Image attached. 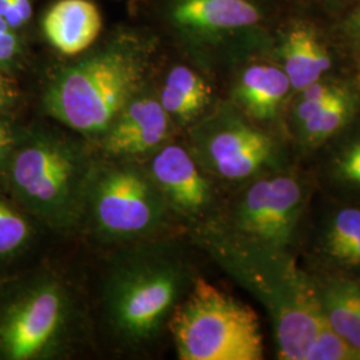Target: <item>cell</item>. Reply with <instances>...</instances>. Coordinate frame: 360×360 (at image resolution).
<instances>
[{
  "label": "cell",
  "mask_w": 360,
  "mask_h": 360,
  "mask_svg": "<svg viewBox=\"0 0 360 360\" xmlns=\"http://www.w3.org/2000/svg\"><path fill=\"white\" fill-rule=\"evenodd\" d=\"M74 302L65 282L44 274L13 297L0 314V355L6 359H49L70 339Z\"/></svg>",
  "instance_id": "cell-9"
},
{
  "label": "cell",
  "mask_w": 360,
  "mask_h": 360,
  "mask_svg": "<svg viewBox=\"0 0 360 360\" xmlns=\"http://www.w3.org/2000/svg\"><path fill=\"white\" fill-rule=\"evenodd\" d=\"M351 26H352L354 32H356V34H358V37L360 38V8L356 11V13H354V16H352V22H351Z\"/></svg>",
  "instance_id": "cell-28"
},
{
  "label": "cell",
  "mask_w": 360,
  "mask_h": 360,
  "mask_svg": "<svg viewBox=\"0 0 360 360\" xmlns=\"http://www.w3.org/2000/svg\"><path fill=\"white\" fill-rule=\"evenodd\" d=\"M188 150L211 179L226 184H245L292 166L285 143L232 105L193 123Z\"/></svg>",
  "instance_id": "cell-8"
},
{
  "label": "cell",
  "mask_w": 360,
  "mask_h": 360,
  "mask_svg": "<svg viewBox=\"0 0 360 360\" xmlns=\"http://www.w3.org/2000/svg\"><path fill=\"white\" fill-rule=\"evenodd\" d=\"M7 31H11V28L7 25L6 19L0 15V34H1V32H7Z\"/></svg>",
  "instance_id": "cell-29"
},
{
  "label": "cell",
  "mask_w": 360,
  "mask_h": 360,
  "mask_svg": "<svg viewBox=\"0 0 360 360\" xmlns=\"http://www.w3.org/2000/svg\"><path fill=\"white\" fill-rule=\"evenodd\" d=\"M20 51V41L11 31L0 34V65L10 63Z\"/></svg>",
  "instance_id": "cell-25"
},
{
  "label": "cell",
  "mask_w": 360,
  "mask_h": 360,
  "mask_svg": "<svg viewBox=\"0 0 360 360\" xmlns=\"http://www.w3.org/2000/svg\"><path fill=\"white\" fill-rule=\"evenodd\" d=\"M351 123L314 153L311 175L324 195L360 203V129H351Z\"/></svg>",
  "instance_id": "cell-15"
},
{
  "label": "cell",
  "mask_w": 360,
  "mask_h": 360,
  "mask_svg": "<svg viewBox=\"0 0 360 360\" xmlns=\"http://www.w3.org/2000/svg\"><path fill=\"white\" fill-rule=\"evenodd\" d=\"M279 56L292 91L321 80L333 67L330 52L318 34L306 25H295L284 35Z\"/></svg>",
  "instance_id": "cell-19"
},
{
  "label": "cell",
  "mask_w": 360,
  "mask_h": 360,
  "mask_svg": "<svg viewBox=\"0 0 360 360\" xmlns=\"http://www.w3.org/2000/svg\"><path fill=\"white\" fill-rule=\"evenodd\" d=\"M165 15L172 31L193 46L231 37L260 20L250 0H168Z\"/></svg>",
  "instance_id": "cell-14"
},
{
  "label": "cell",
  "mask_w": 360,
  "mask_h": 360,
  "mask_svg": "<svg viewBox=\"0 0 360 360\" xmlns=\"http://www.w3.org/2000/svg\"><path fill=\"white\" fill-rule=\"evenodd\" d=\"M291 92V83L282 67L259 63L240 72L232 89V101L252 122L270 123L279 117Z\"/></svg>",
  "instance_id": "cell-17"
},
{
  "label": "cell",
  "mask_w": 360,
  "mask_h": 360,
  "mask_svg": "<svg viewBox=\"0 0 360 360\" xmlns=\"http://www.w3.org/2000/svg\"><path fill=\"white\" fill-rule=\"evenodd\" d=\"M32 236V229L18 210L0 200V257L23 250Z\"/></svg>",
  "instance_id": "cell-21"
},
{
  "label": "cell",
  "mask_w": 360,
  "mask_h": 360,
  "mask_svg": "<svg viewBox=\"0 0 360 360\" xmlns=\"http://www.w3.org/2000/svg\"><path fill=\"white\" fill-rule=\"evenodd\" d=\"M95 166L83 143L59 132L28 138L13 148L7 165L16 196L58 232H70L83 221Z\"/></svg>",
  "instance_id": "cell-4"
},
{
  "label": "cell",
  "mask_w": 360,
  "mask_h": 360,
  "mask_svg": "<svg viewBox=\"0 0 360 360\" xmlns=\"http://www.w3.org/2000/svg\"><path fill=\"white\" fill-rule=\"evenodd\" d=\"M155 51L151 37L116 32L103 46L58 70L43 95L46 112L79 135L98 141L144 89Z\"/></svg>",
  "instance_id": "cell-2"
},
{
  "label": "cell",
  "mask_w": 360,
  "mask_h": 360,
  "mask_svg": "<svg viewBox=\"0 0 360 360\" xmlns=\"http://www.w3.org/2000/svg\"><path fill=\"white\" fill-rule=\"evenodd\" d=\"M181 360H260L263 334L257 312L196 276L168 321Z\"/></svg>",
  "instance_id": "cell-6"
},
{
  "label": "cell",
  "mask_w": 360,
  "mask_h": 360,
  "mask_svg": "<svg viewBox=\"0 0 360 360\" xmlns=\"http://www.w3.org/2000/svg\"><path fill=\"white\" fill-rule=\"evenodd\" d=\"M195 278L176 245L154 239L129 245L114 257L104 276L105 321L126 343L142 345L153 340Z\"/></svg>",
  "instance_id": "cell-3"
},
{
  "label": "cell",
  "mask_w": 360,
  "mask_h": 360,
  "mask_svg": "<svg viewBox=\"0 0 360 360\" xmlns=\"http://www.w3.org/2000/svg\"><path fill=\"white\" fill-rule=\"evenodd\" d=\"M15 148V135L8 123L0 120V171L8 165Z\"/></svg>",
  "instance_id": "cell-24"
},
{
  "label": "cell",
  "mask_w": 360,
  "mask_h": 360,
  "mask_svg": "<svg viewBox=\"0 0 360 360\" xmlns=\"http://www.w3.org/2000/svg\"><path fill=\"white\" fill-rule=\"evenodd\" d=\"M355 110L352 92L324 77L296 91L291 123L300 154H314L322 148L354 120Z\"/></svg>",
  "instance_id": "cell-12"
},
{
  "label": "cell",
  "mask_w": 360,
  "mask_h": 360,
  "mask_svg": "<svg viewBox=\"0 0 360 360\" xmlns=\"http://www.w3.org/2000/svg\"><path fill=\"white\" fill-rule=\"evenodd\" d=\"M309 274L324 322L360 355V278Z\"/></svg>",
  "instance_id": "cell-18"
},
{
  "label": "cell",
  "mask_w": 360,
  "mask_h": 360,
  "mask_svg": "<svg viewBox=\"0 0 360 360\" xmlns=\"http://www.w3.org/2000/svg\"><path fill=\"white\" fill-rule=\"evenodd\" d=\"M102 15L91 0H58L44 15V37L55 50L75 56L87 51L99 37Z\"/></svg>",
  "instance_id": "cell-16"
},
{
  "label": "cell",
  "mask_w": 360,
  "mask_h": 360,
  "mask_svg": "<svg viewBox=\"0 0 360 360\" xmlns=\"http://www.w3.org/2000/svg\"><path fill=\"white\" fill-rule=\"evenodd\" d=\"M98 163L91 176L83 220L104 243L153 240L172 214L146 168L129 159Z\"/></svg>",
  "instance_id": "cell-7"
},
{
  "label": "cell",
  "mask_w": 360,
  "mask_h": 360,
  "mask_svg": "<svg viewBox=\"0 0 360 360\" xmlns=\"http://www.w3.org/2000/svg\"><path fill=\"white\" fill-rule=\"evenodd\" d=\"M174 122L159 96L143 89L119 112L96 141L104 154L114 159H132L154 154L169 142Z\"/></svg>",
  "instance_id": "cell-13"
},
{
  "label": "cell",
  "mask_w": 360,
  "mask_h": 360,
  "mask_svg": "<svg viewBox=\"0 0 360 360\" xmlns=\"http://www.w3.org/2000/svg\"><path fill=\"white\" fill-rule=\"evenodd\" d=\"M321 195L303 223L300 264L309 272L360 278V203Z\"/></svg>",
  "instance_id": "cell-10"
},
{
  "label": "cell",
  "mask_w": 360,
  "mask_h": 360,
  "mask_svg": "<svg viewBox=\"0 0 360 360\" xmlns=\"http://www.w3.org/2000/svg\"><path fill=\"white\" fill-rule=\"evenodd\" d=\"M16 101V89L13 80L0 71V112L8 110Z\"/></svg>",
  "instance_id": "cell-26"
},
{
  "label": "cell",
  "mask_w": 360,
  "mask_h": 360,
  "mask_svg": "<svg viewBox=\"0 0 360 360\" xmlns=\"http://www.w3.org/2000/svg\"><path fill=\"white\" fill-rule=\"evenodd\" d=\"M306 360H360V355L324 322L309 347Z\"/></svg>",
  "instance_id": "cell-22"
},
{
  "label": "cell",
  "mask_w": 360,
  "mask_h": 360,
  "mask_svg": "<svg viewBox=\"0 0 360 360\" xmlns=\"http://www.w3.org/2000/svg\"><path fill=\"white\" fill-rule=\"evenodd\" d=\"M316 190L312 175L292 165L242 184L227 206L199 223L238 243L297 255Z\"/></svg>",
  "instance_id": "cell-5"
},
{
  "label": "cell",
  "mask_w": 360,
  "mask_h": 360,
  "mask_svg": "<svg viewBox=\"0 0 360 360\" xmlns=\"http://www.w3.org/2000/svg\"><path fill=\"white\" fill-rule=\"evenodd\" d=\"M159 101L174 124H193L205 115L212 101L206 79L187 65H174L158 94Z\"/></svg>",
  "instance_id": "cell-20"
},
{
  "label": "cell",
  "mask_w": 360,
  "mask_h": 360,
  "mask_svg": "<svg viewBox=\"0 0 360 360\" xmlns=\"http://www.w3.org/2000/svg\"><path fill=\"white\" fill-rule=\"evenodd\" d=\"M13 10V0H0V15L7 19Z\"/></svg>",
  "instance_id": "cell-27"
},
{
  "label": "cell",
  "mask_w": 360,
  "mask_h": 360,
  "mask_svg": "<svg viewBox=\"0 0 360 360\" xmlns=\"http://www.w3.org/2000/svg\"><path fill=\"white\" fill-rule=\"evenodd\" d=\"M146 169L172 214L196 224L215 211L214 180L196 163L188 147L178 143L163 144L151 154Z\"/></svg>",
  "instance_id": "cell-11"
},
{
  "label": "cell",
  "mask_w": 360,
  "mask_h": 360,
  "mask_svg": "<svg viewBox=\"0 0 360 360\" xmlns=\"http://www.w3.org/2000/svg\"><path fill=\"white\" fill-rule=\"evenodd\" d=\"M193 240L267 312L278 358L306 360L324 323L315 285L294 252L238 243L202 223Z\"/></svg>",
  "instance_id": "cell-1"
},
{
  "label": "cell",
  "mask_w": 360,
  "mask_h": 360,
  "mask_svg": "<svg viewBox=\"0 0 360 360\" xmlns=\"http://www.w3.org/2000/svg\"><path fill=\"white\" fill-rule=\"evenodd\" d=\"M32 16V4L31 0H13V10L6 19L7 25L11 28H19L28 23Z\"/></svg>",
  "instance_id": "cell-23"
}]
</instances>
